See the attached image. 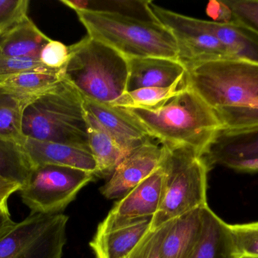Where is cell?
<instances>
[{"instance_id": "2e32d148", "label": "cell", "mask_w": 258, "mask_h": 258, "mask_svg": "<svg viewBox=\"0 0 258 258\" xmlns=\"http://www.w3.org/2000/svg\"><path fill=\"white\" fill-rule=\"evenodd\" d=\"M204 207L194 209L162 225V258L189 257L201 234Z\"/></svg>"}, {"instance_id": "484cf974", "label": "cell", "mask_w": 258, "mask_h": 258, "mask_svg": "<svg viewBox=\"0 0 258 258\" xmlns=\"http://www.w3.org/2000/svg\"><path fill=\"white\" fill-rule=\"evenodd\" d=\"M222 129H241L258 126V99L243 107L226 108L215 111Z\"/></svg>"}, {"instance_id": "30bf717a", "label": "cell", "mask_w": 258, "mask_h": 258, "mask_svg": "<svg viewBox=\"0 0 258 258\" xmlns=\"http://www.w3.org/2000/svg\"><path fill=\"white\" fill-rule=\"evenodd\" d=\"M162 179L163 173L159 167L116 203L98 226L97 233H105L153 219L160 204Z\"/></svg>"}, {"instance_id": "4dcf8cb0", "label": "cell", "mask_w": 258, "mask_h": 258, "mask_svg": "<svg viewBox=\"0 0 258 258\" xmlns=\"http://www.w3.org/2000/svg\"><path fill=\"white\" fill-rule=\"evenodd\" d=\"M162 235V226L156 230H150L134 248L128 258H162L161 254Z\"/></svg>"}, {"instance_id": "9a60e30c", "label": "cell", "mask_w": 258, "mask_h": 258, "mask_svg": "<svg viewBox=\"0 0 258 258\" xmlns=\"http://www.w3.org/2000/svg\"><path fill=\"white\" fill-rule=\"evenodd\" d=\"M128 61L127 92L141 88L168 87L186 77V66L177 59L145 57Z\"/></svg>"}, {"instance_id": "d590c367", "label": "cell", "mask_w": 258, "mask_h": 258, "mask_svg": "<svg viewBox=\"0 0 258 258\" xmlns=\"http://www.w3.org/2000/svg\"><path fill=\"white\" fill-rule=\"evenodd\" d=\"M240 258H258V257H242Z\"/></svg>"}, {"instance_id": "8fae6325", "label": "cell", "mask_w": 258, "mask_h": 258, "mask_svg": "<svg viewBox=\"0 0 258 258\" xmlns=\"http://www.w3.org/2000/svg\"><path fill=\"white\" fill-rule=\"evenodd\" d=\"M163 148L151 142L144 143L127 156L118 165L110 180L100 188L108 199L122 198L159 168Z\"/></svg>"}, {"instance_id": "83f0119b", "label": "cell", "mask_w": 258, "mask_h": 258, "mask_svg": "<svg viewBox=\"0 0 258 258\" xmlns=\"http://www.w3.org/2000/svg\"><path fill=\"white\" fill-rule=\"evenodd\" d=\"M28 0H0V37L28 17Z\"/></svg>"}, {"instance_id": "d6986e66", "label": "cell", "mask_w": 258, "mask_h": 258, "mask_svg": "<svg viewBox=\"0 0 258 258\" xmlns=\"http://www.w3.org/2000/svg\"><path fill=\"white\" fill-rule=\"evenodd\" d=\"M152 219L132 225L96 233L90 246L97 258H128L142 238L150 231Z\"/></svg>"}, {"instance_id": "d4e9b609", "label": "cell", "mask_w": 258, "mask_h": 258, "mask_svg": "<svg viewBox=\"0 0 258 258\" xmlns=\"http://www.w3.org/2000/svg\"><path fill=\"white\" fill-rule=\"evenodd\" d=\"M33 169L22 145L0 136V177L22 186Z\"/></svg>"}, {"instance_id": "836d02e7", "label": "cell", "mask_w": 258, "mask_h": 258, "mask_svg": "<svg viewBox=\"0 0 258 258\" xmlns=\"http://www.w3.org/2000/svg\"><path fill=\"white\" fill-rule=\"evenodd\" d=\"M15 224L12 221L7 203H5L0 208V240L13 229Z\"/></svg>"}, {"instance_id": "9c48e42d", "label": "cell", "mask_w": 258, "mask_h": 258, "mask_svg": "<svg viewBox=\"0 0 258 258\" xmlns=\"http://www.w3.org/2000/svg\"><path fill=\"white\" fill-rule=\"evenodd\" d=\"M150 9L155 18L174 35L178 60L186 68L215 59H233L225 46L200 25L197 18L164 9L151 1Z\"/></svg>"}, {"instance_id": "f1b7e54d", "label": "cell", "mask_w": 258, "mask_h": 258, "mask_svg": "<svg viewBox=\"0 0 258 258\" xmlns=\"http://www.w3.org/2000/svg\"><path fill=\"white\" fill-rule=\"evenodd\" d=\"M69 46L63 42L50 39L39 55V61L46 68L56 71L64 69L69 60Z\"/></svg>"}, {"instance_id": "e0dca14e", "label": "cell", "mask_w": 258, "mask_h": 258, "mask_svg": "<svg viewBox=\"0 0 258 258\" xmlns=\"http://www.w3.org/2000/svg\"><path fill=\"white\" fill-rule=\"evenodd\" d=\"M187 258H239L235 249L229 224L217 216L209 205L203 209L200 239Z\"/></svg>"}, {"instance_id": "8992f818", "label": "cell", "mask_w": 258, "mask_h": 258, "mask_svg": "<svg viewBox=\"0 0 258 258\" xmlns=\"http://www.w3.org/2000/svg\"><path fill=\"white\" fill-rule=\"evenodd\" d=\"M186 85L214 111L243 107L258 99V65L236 59L186 68Z\"/></svg>"}, {"instance_id": "7c38bea8", "label": "cell", "mask_w": 258, "mask_h": 258, "mask_svg": "<svg viewBox=\"0 0 258 258\" xmlns=\"http://www.w3.org/2000/svg\"><path fill=\"white\" fill-rule=\"evenodd\" d=\"M86 114L93 118L125 154L150 141V135L124 108L85 99Z\"/></svg>"}, {"instance_id": "7a4b0ae2", "label": "cell", "mask_w": 258, "mask_h": 258, "mask_svg": "<svg viewBox=\"0 0 258 258\" xmlns=\"http://www.w3.org/2000/svg\"><path fill=\"white\" fill-rule=\"evenodd\" d=\"M23 134L91 152L84 98L63 77L26 109Z\"/></svg>"}, {"instance_id": "e575fe53", "label": "cell", "mask_w": 258, "mask_h": 258, "mask_svg": "<svg viewBox=\"0 0 258 258\" xmlns=\"http://www.w3.org/2000/svg\"><path fill=\"white\" fill-rule=\"evenodd\" d=\"M21 185L0 177V204L8 202L11 195L21 189Z\"/></svg>"}, {"instance_id": "f546056e", "label": "cell", "mask_w": 258, "mask_h": 258, "mask_svg": "<svg viewBox=\"0 0 258 258\" xmlns=\"http://www.w3.org/2000/svg\"><path fill=\"white\" fill-rule=\"evenodd\" d=\"M236 21L258 33V0H224Z\"/></svg>"}, {"instance_id": "7402d4cb", "label": "cell", "mask_w": 258, "mask_h": 258, "mask_svg": "<svg viewBox=\"0 0 258 258\" xmlns=\"http://www.w3.org/2000/svg\"><path fill=\"white\" fill-rule=\"evenodd\" d=\"M39 96L18 93L0 86V136L21 144L26 109Z\"/></svg>"}, {"instance_id": "277c9868", "label": "cell", "mask_w": 258, "mask_h": 258, "mask_svg": "<svg viewBox=\"0 0 258 258\" xmlns=\"http://www.w3.org/2000/svg\"><path fill=\"white\" fill-rule=\"evenodd\" d=\"M63 77L85 99L113 105L127 92L128 61L89 35L69 46Z\"/></svg>"}, {"instance_id": "ba28073f", "label": "cell", "mask_w": 258, "mask_h": 258, "mask_svg": "<svg viewBox=\"0 0 258 258\" xmlns=\"http://www.w3.org/2000/svg\"><path fill=\"white\" fill-rule=\"evenodd\" d=\"M68 218L30 215L0 240V258H62Z\"/></svg>"}, {"instance_id": "cb8c5ba5", "label": "cell", "mask_w": 258, "mask_h": 258, "mask_svg": "<svg viewBox=\"0 0 258 258\" xmlns=\"http://www.w3.org/2000/svg\"><path fill=\"white\" fill-rule=\"evenodd\" d=\"M63 70L30 71L3 76L0 77V86L18 93L39 96L63 78Z\"/></svg>"}, {"instance_id": "d6a6232c", "label": "cell", "mask_w": 258, "mask_h": 258, "mask_svg": "<svg viewBox=\"0 0 258 258\" xmlns=\"http://www.w3.org/2000/svg\"><path fill=\"white\" fill-rule=\"evenodd\" d=\"M206 13L215 22L229 23L236 22L231 9L226 4L225 1H210L206 8Z\"/></svg>"}, {"instance_id": "44dd1931", "label": "cell", "mask_w": 258, "mask_h": 258, "mask_svg": "<svg viewBox=\"0 0 258 258\" xmlns=\"http://www.w3.org/2000/svg\"><path fill=\"white\" fill-rule=\"evenodd\" d=\"M87 120L89 148L97 165L95 177H111L126 154L93 118L87 115Z\"/></svg>"}, {"instance_id": "52a82bcc", "label": "cell", "mask_w": 258, "mask_h": 258, "mask_svg": "<svg viewBox=\"0 0 258 258\" xmlns=\"http://www.w3.org/2000/svg\"><path fill=\"white\" fill-rule=\"evenodd\" d=\"M94 177V174L77 168L42 165L33 168L18 192L30 215H57Z\"/></svg>"}, {"instance_id": "4316f807", "label": "cell", "mask_w": 258, "mask_h": 258, "mask_svg": "<svg viewBox=\"0 0 258 258\" xmlns=\"http://www.w3.org/2000/svg\"><path fill=\"white\" fill-rule=\"evenodd\" d=\"M229 229L239 258L258 257V221L234 225L229 224Z\"/></svg>"}, {"instance_id": "ac0fdd59", "label": "cell", "mask_w": 258, "mask_h": 258, "mask_svg": "<svg viewBox=\"0 0 258 258\" xmlns=\"http://www.w3.org/2000/svg\"><path fill=\"white\" fill-rule=\"evenodd\" d=\"M206 31L215 36L233 59L258 65V33L241 23L215 22L198 19Z\"/></svg>"}, {"instance_id": "3957f363", "label": "cell", "mask_w": 258, "mask_h": 258, "mask_svg": "<svg viewBox=\"0 0 258 258\" xmlns=\"http://www.w3.org/2000/svg\"><path fill=\"white\" fill-rule=\"evenodd\" d=\"M88 35L127 59L159 57L178 60L174 35L158 21L106 11H75Z\"/></svg>"}, {"instance_id": "ffe728a7", "label": "cell", "mask_w": 258, "mask_h": 258, "mask_svg": "<svg viewBox=\"0 0 258 258\" xmlns=\"http://www.w3.org/2000/svg\"><path fill=\"white\" fill-rule=\"evenodd\" d=\"M50 39L27 17L0 37V53L10 57L39 60L42 48Z\"/></svg>"}, {"instance_id": "4fadbf2b", "label": "cell", "mask_w": 258, "mask_h": 258, "mask_svg": "<svg viewBox=\"0 0 258 258\" xmlns=\"http://www.w3.org/2000/svg\"><path fill=\"white\" fill-rule=\"evenodd\" d=\"M209 171L230 161L258 158V126L221 129L202 156Z\"/></svg>"}, {"instance_id": "1f68e13d", "label": "cell", "mask_w": 258, "mask_h": 258, "mask_svg": "<svg viewBox=\"0 0 258 258\" xmlns=\"http://www.w3.org/2000/svg\"><path fill=\"white\" fill-rule=\"evenodd\" d=\"M30 71H56L46 68L39 59H20L0 53V77Z\"/></svg>"}, {"instance_id": "8d00e7d4", "label": "cell", "mask_w": 258, "mask_h": 258, "mask_svg": "<svg viewBox=\"0 0 258 258\" xmlns=\"http://www.w3.org/2000/svg\"><path fill=\"white\" fill-rule=\"evenodd\" d=\"M5 204V203H4ZM3 204H0V208H1V206L3 205Z\"/></svg>"}, {"instance_id": "6da1fadb", "label": "cell", "mask_w": 258, "mask_h": 258, "mask_svg": "<svg viewBox=\"0 0 258 258\" xmlns=\"http://www.w3.org/2000/svg\"><path fill=\"white\" fill-rule=\"evenodd\" d=\"M126 109L162 145L189 147L201 156L222 129L215 111L187 85L158 110Z\"/></svg>"}, {"instance_id": "603a6c76", "label": "cell", "mask_w": 258, "mask_h": 258, "mask_svg": "<svg viewBox=\"0 0 258 258\" xmlns=\"http://www.w3.org/2000/svg\"><path fill=\"white\" fill-rule=\"evenodd\" d=\"M186 77L168 87L141 88L126 92L112 106L155 111L165 106L186 88Z\"/></svg>"}, {"instance_id": "5b68a950", "label": "cell", "mask_w": 258, "mask_h": 258, "mask_svg": "<svg viewBox=\"0 0 258 258\" xmlns=\"http://www.w3.org/2000/svg\"><path fill=\"white\" fill-rule=\"evenodd\" d=\"M160 204L150 230L194 209L207 205L209 168L201 154L187 146L162 145Z\"/></svg>"}, {"instance_id": "5bb4252c", "label": "cell", "mask_w": 258, "mask_h": 258, "mask_svg": "<svg viewBox=\"0 0 258 258\" xmlns=\"http://www.w3.org/2000/svg\"><path fill=\"white\" fill-rule=\"evenodd\" d=\"M21 145L33 168L42 165L71 167L95 176L97 165L90 151L65 144L24 137Z\"/></svg>"}]
</instances>
